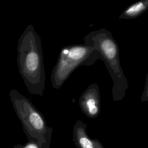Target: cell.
Wrapping results in <instances>:
<instances>
[{"instance_id":"cell-5","label":"cell","mask_w":148,"mask_h":148,"mask_svg":"<svg viewBox=\"0 0 148 148\" xmlns=\"http://www.w3.org/2000/svg\"><path fill=\"white\" fill-rule=\"evenodd\" d=\"M79 105L82 112L88 118H97L101 112L99 87L97 83L88 86L79 99Z\"/></svg>"},{"instance_id":"cell-4","label":"cell","mask_w":148,"mask_h":148,"mask_svg":"<svg viewBox=\"0 0 148 148\" xmlns=\"http://www.w3.org/2000/svg\"><path fill=\"white\" fill-rule=\"evenodd\" d=\"M98 56V53L92 47L84 44L62 47L50 76L53 87L60 88L75 69L80 66L92 65L99 60Z\"/></svg>"},{"instance_id":"cell-8","label":"cell","mask_w":148,"mask_h":148,"mask_svg":"<svg viewBox=\"0 0 148 148\" xmlns=\"http://www.w3.org/2000/svg\"><path fill=\"white\" fill-rule=\"evenodd\" d=\"M13 148H45L39 143L33 142L28 141L25 144H17L15 145Z\"/></svg>"},{"instance_id":"cell-6","label":"cell","mask_w":148,"mask_h":148,"mask_svg":"<svg viewBox=\"0 0 148 148\" xmlns=\"http://www.w3.org/2000/svg\"><path fill=\"white\" fill-rule=\"evenodd\" d=\"M87 125L78 120L73 128L72 139L77 148H104L101 142L97 139H91L87 133Z\"/></svg>"},{"instance_id":"cell-3","label":"cell","mask_w":148,"mask_h":148,"mask_svg":"<svg viewBox=\"0 0 148 148\" xmlns=\"http://www.w3.org/2000/svg\"><path fill=\"white\" fill-rule=\"evenodd\" d=\"M9 97L28 141L35 142L45 148H50L53 128L47 126L43 115L28 98L16 89L10 91Z\"/></svg>"},{"instance_id":"cell-1","label":"cell","mask_w":148,"mask_h":148,"mask_svg":"<svg viewBox=\"0 0 148 148\" xmlns=\"http://www.w3.org/2000/svg\"><path fill=\"white\" fill-rule=\"evenodd\" d=\"M17 51L18 72L28 92L43 96L46 73L42 41L32 24L28 25L20 36Z\"/></svg>"},{"instance_id":"cell-2","label":"cell","mask_w":148,"mask_h":148,"mask_svg":"<svg viewBox=\"0 0 148 148\" xmlns=\"http://www.w3.org/2000/svg\"><path fill=\"white\" fill-rule=\"evenodd\" d=\"M84 45L92 47L98 53L112 79L113 101H121L128 88L127 78L124 74L119 57V47L110 31L105 28L91 31L84 38Z\"/></svg>"},{"instance_id":"cell-7","label":"cell","mask_w":148,"mask_h":148,"mask_svg":"<svg viewBox=\"0 0 148 148\" xmlns=\"http://www.w3.org/2000/svg\"><path fill=\"white\" fill-rule=\"evenodd\" d=\"M148 10V0H142L136 2L124 9L120 14L119 18L134 19L135 18Z\"/></svg>"},{"instance_id":"cell-9","label":"cell","mask_w":148,"mask_h":148,"mask_svg":"<svg viewBox=\"0 0 148 148\" xmlns=\"http://www.w3.org/2000/svg\"><path fill=\"white\" fill-rule=\"evenodd\" d=\"M142 102H148V71L146 77V82L144 90L141 95Z\"/></svg>"}]
</instances>
